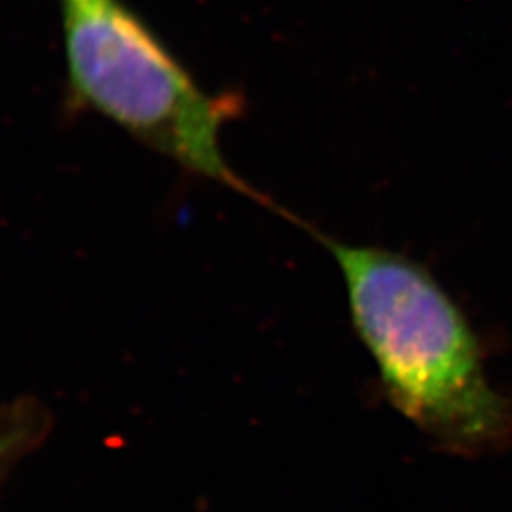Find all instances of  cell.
<instances>
[{
  "label": "cell",
  "mask_w": 512,
  "mask_h": 512,
  "mask_svg": "<svg viewBox=\"0 0 512 512\" xmlns=\"http://www.w3.org/2000/svg\"><path fill=\"white\" fill-rule=\"evenodd\" d=\"M348 293L353 327L385 395L444 452L484 456L512 440V399L488 382L475 332L423 264L321 236Z\"/></svg>",
  "instance_id": "cell-1"
},
{
  "label": "cell",
  "mask_w": 512,
  "mask_h": 512,
  "mask_svg": "<svg viewBox=\"0 0 512 512\" xmlns=\"http://www.w3.org/2000/svg\"><path fill=\"white\" fill-rule=\"evenodd\" d=\"M69 80L84 103L186 169L260 200L226 162L230 103L200 90L118 0H63Z\"/></svg>",
  "instance_id": "cell-2"
},
{
  "label": "cell",
  "mask_w": 512,
  "mask_h": 512,
  "mask_svg": "<svg viewBox=\"0 0 512 512\" xmlns=\"http://www.w3.org/2000/svg\"><path fill=\"white\" fill-rule=\"evenodd\" d=\"M2 450H4V446H2V444H0V454H2Z\"/></svg>",
  "instance_id": "cell-3"
}]
</instances>
